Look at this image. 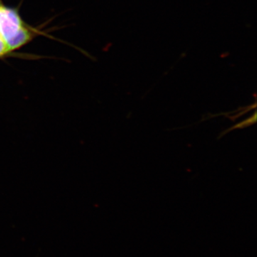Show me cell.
Instances as JSON below:
<instances>
[{"mask_svg": "<svg viewBox=\"0 0 257 257\" xmlns=\"http://www.w3.org/2000/svg\"><path fill=\"white\" fill-rule=\"evenodd\" d=\"M39 35L22 18L18 10L0 0V59L26 46Z\"/></svg>", "mask_w": 257, "mask_h": 257, "instance_id": "6da1fadb", "label": "cell"}]
</instances>
